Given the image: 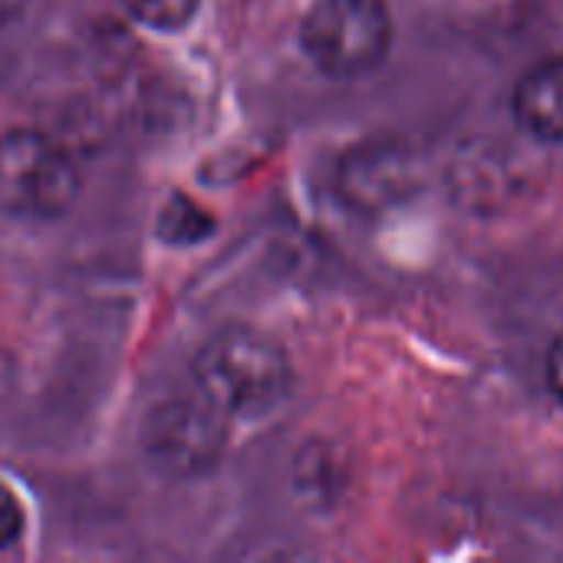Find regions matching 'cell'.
I'll list each match as a JSON object with an SVG mask.
<instances>
[{
	"instance_id": "obj_1",
	"label": "cell",
	"mask_w": 563,
	"mask_h": 563,
	"mask_svg": "<svg viewBox=\"0 0 563 563\" xmlns=\"http://www.w3.org/2000/svg\"><path fill=\"white\" fill-rule=\"evenodd\" d=\"M195 386L218 412L257 419L284 402L290 366L267 336L247 327H228L198 350Z\"/></svg>"
},
{
	"instance_id": "obj_2",
	"label": "cell",
	"mask_w": 563,
	"mask_h": 563,
	"mask_svg": "<svg viewBox=\"0 0 563 563\" xmlns=\"http://www.w3.org/2000/svg\"><path fill=\"white\" fill-rule=\"evenodd\" d=\"M79 198L73 155L36 129L0 132V211L26 221L63 218Z\"/></svg>"
},
{
	"instance_id": "obj_3",
	"label": "cell",
	"mask_w": 563,
	"mask_h": 563,
	"mask_svg": "<svg viewBox=\"0 0 563 563\" xmlns=\"http://www.w3.org/2000/svg\"><path fill=\"white\" fill-rule=\"evenodd\" d=\"M310 63L333 79H363L383 66L393 46L386 0H317L300 26Z\"/></svg>"
},
{
	"instance_id": "obj_4",
	"label": "cell",
	"mask_w": 563,
	"mask_h": 563,
	"mask_svg": "<svg viewBox=\"0 0 563 563\" xmlns=\"http://www.w3.org/2000/svg\"><path fill=\"white\" fill-rule=\"evenodd\" d=\"M224 412H218L201 393L198 399L165 402L152 412L145 445L155 465L175 475L205 472L224 449Z\"/></svg>"
},
{
	"instance_id": "obj_5",
	"label": "cell",
	"mask_w": 563,
	"mask_h": 563,
	"mask_svg": "<svg viewBox=\"0 0 563 563\" xmlns=\"http://www.w3.org/2000/svg\"><path fill=\"white\" fill-rule=\"evenodd\" d=\"M511 109L528 135L563 145V56L531 66L518 79Z\"/></svg>"
},
{
	"instance_id": "obj_6",
	"label": "cell",
	"mask_w": 563,
	"mask_h": 563,
	"mask_svg": "<svg viewBox=\"0 0 563 563\" xmlns=\"http://www.w3.org/2000/svg\"><path fill=\"white\" fill-rule=\"evenodd\" d=\"M158 231H162V238L172 241V244H195V241L208 238L211 218H208L195 201L175 195V198L165 205V211L158 214Z\"/></svg>"
},
{
	"instance_id": "obj_7",
	"label": "cell",
	"mask_w": 563,
	"mask_h": 563,
	"mask_svg": "<svg viewBox=\"0 0 563 563\" xmlns=\"http://www.w3.org/2000/svg\"><path fill=\"white\" fill-rule=\"evenodd\" d=\"M122 7L142 20L145 26H155V30H178L185 26L195 10H198V0H122Z\"/></svg>"
},
{
	"instance_id": "obj_8",
	"label": "cell",
	"mask_w": 563,
	"mask_h": 563,
	"mask_svg": "<svg viewBox=\"0 0 563 563\" xmlns=\"http://www.w3.org/2000/svg\"><path fill=\"white\" fill-rule=\"evenodd\" d=\"M23 531V508L10 488L0 485V551H7Z\"/></svg>"
},
{
	"instance_id": "obj_9",
	"label": "cell",
	"mask_w": 563,
	"mask_h": 563,
	"mask_svg": "<svg viewBox=\"0 0 563 563\" xmlns=\"http://www.w3.org/2000/svg\"><path fill=\"white\" fill-rule=\"evenodd\" d=\"M544 379H548V389L554 393V399L563 406V336L548 350V360H544Z\"/></svg>"
},
{
	"instance_id": "obj_10",
	"label": "cell",
	"mask_w": 563,
	"mask_h": 563,
	"mask_svg": "<svg viewBox=\"0 0 563 563\" xmlns=\"http://www.w3.org/2000/svg\"><path fill=\"white\" fill-rule=\"evenodd\" d=\"M26 3H30V0H0V30H3L7 23H13V20L26 10Z\"/></svg>"
}]
</instances>
